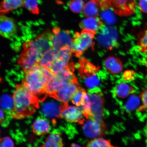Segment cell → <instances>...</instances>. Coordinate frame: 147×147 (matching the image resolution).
Here are the masks:
<instances>
[{"label":"cell","mask_w":147,"mask_h":147,"mask_svg":"<svg viewBox=\"0 0 147 147\" xmlns=\"http://www.w3.org/2000/svg\"><path fill=\"white\" fill-rule=\"evenodd\" d=\"M26 73L22 83L38 101L43 102L48 95L47 84L55 74L50 69L39 64Z\"/></svg>","instance_id":"1"},{"label":"cell","mask_w":147,"mask_h":147,"mask_svg":"<svg viewBox=\"0 0 147 147\" xmlns=\"http://www.w3.org/2000/svg\"><path fill=\"white\" fill-rule=\"evenodd\" d=\"M99 3V5L107 3H109V0H96Z\"/></svg>","instance_id":"39"},{"label":"cell","mask_w":147,"mask_h":147,"mask_svg":"<svg viewBox=\"0 0 147 147\" xmlns=\"http://www.w3.org/2000/svg\"><path fill=\"white\" fill-rule=\"evenodd\" d=\"M32 131L36 135H46L50 131V124L47 119L44 117H38L32 125Z\"/></svg>","instance_id":"19"},{"label":"cell","mask_w":147,"mask_h":147,"mask_svg":"<svg viewBox=\"0 0 147 147\" xmlns=\"http://www.w3.org/2000/svg\"><path fill=\"white\" fill-rule=\"evenodd\" d=\"M79 87L78 82L71 83L58 91L51 94L49 96L62 102L68 103Z\"/></svg>","instance_id":"13"},{"label":"cell","mask_w":147,"mask_h":147,"mask_svg":"<svg viewBox=\"0 0 147 147\" xmlns=\"http://www.w3.org/2000/svg\"><path fill=\"white\" fill-rule=\"evenodd\" d=\"M140 98L142 104L138 108V112H142L147 109V88L143 90L141 93Z\"/></svg>","instance_id":"33"},{"label":"cell","mask_w":147,"mask_h":147,"mask_svg":"<svg viewBox=\"0 0 147 147\" xmlns=\"http://www.w3.org/2000/svg\"><path fill=\"white\" fill-rule=\"evenodd\" d=\"M135 72L133 71H127L124 72L123 76V80L125 82L133 80Z\"/></svg>","instance_id":"35"},{"label":"cell","mask_w":147,"mask_h":147,"mask_svg":"<svg viewBox=\"0 0 147 147\" xmlns=\"http://www.w3.org/2000/svg\"><path fill=\"white\" fill-rule=\"evenodd\" d=\"M139 5L141 11L147 13V0H139Z\"/></svg>","instance_id":"36"},{"label":"cell","mask_w":147,"mask_h":147,"mask_svg":"<svg viewBox=\"0 0 147 147\" xmlns=\"http://www.w3.org/2000/svg\"><path fill=\"white\" fill-rule=\"evenodd\" d=\"M78 123L81 125L84 135L91 138L104 135L106 130V128L97 123L93 117L82 119Z\"/></svg>","instance_id":"12"},{"label":"cell","mask_w":147,"mask_h":147,"mask_svg":"<svg viewBox=\"0 0 147 147\" xmlns=\"http://www.w3.org/2000/svg\"><path fill=\"white\" fill-rule=\"evenodd\" d=\"M85 92V90L84 88L79 87L78 90L71 99V102L77 106H80L83 97Z\"/></svg>","instance_id":"32"},{"label":"cell","mask_w":147,"mask_h":147,"mask_svg":"<svg viewBox=\"0 0 147 147\" xmlns=\"http://www.w3.org/2000/svg\"><path fill=\"white\" fill-rule=\"evenodd\" d=\"M83 110L80 107L69 106L68 103L63 102L60 118L64 119L68 122H78L83 118Z\"/></svg>","instance_id":"14"},{"label":"cell","mask_w":147,"mask_h":147,"mask_svg":"<svg viewBox=\"0 0 147 147\" xmlns=\"http://www.w3.org/2000/svg\"><path fill=\"white\" fill-rule=\"evenodd\" d=\"M62 104L63 102L60 104L54 101L46 102L42 106L41 113L47 118H60Z\"/></svg>","instance_id":"16"},{"label":"cell","mask_w":147,"mask_h":147,"mask_svg":"<svg viewBox=\"0 0 147 147\" xmlns=\"http://www.w3.org/2000/svg\"><path fill=\"white\" fill-rule=\"evenodd\" d=\"M137 45L138 50L140 52L147 54V29L139 34Z\"/></svg>","instance_id":"26"},{"label":"cell","mask_w":147,"mask_h":147,"mask_svg":"<svg viewBox=\"0 0 147 147\" xmlns=\"http://www.w3.org/2000/svg\"><path fill=\"white\" fill-rule=\"evenodd\" d=\"M23 5L31 13L38 14L40 10L38 0H23Z\"/></svg>","instance_id":"29"},{"label":"cell","mask_w":147,"mask_h":147,"mask_svg":"<svg viewBox=\"0 0 147 147\" xmlns=\"http://www.w3.org/2000/svg\"><path fill=\"white\" fill-rule=\"evenodd\" d=\"M88 147H114L112 146L109 141L106 140L99 138L93 140L88 143L87 144Z\"/></svg>","instance_id":"31"},{"label":"cell","mask_w":147,"mask_h":147,"mask_svg":"<svg viewBox=\"0 0 147 147\" xmlns=\"http://www.w3.org/2000/svg\"><path fill=\"white\" fill-rule=\"evenodd\" d=\"M43 56L39 49L31 45L29 41L28 42L24 45L18 63L23 71L26 73L39 64Z\"/></svg>","instance_id":"5"},{"label":"cell","mask_w":147,"mask_h":147,"mask_svg":"<svg viewBox=\"0 0 147 147\" xmlns=\"http://www.w3.org/2000/svg\"><path fill=\"white\" fill-rule=\"evenodd\" d=\"M13 98L14 107L11 115L14 119H21L30 116L39 107L38 98L23 83L16 86Z\"/></svg>","instance_id":"2"},{"label":"cell","mask_w":147,"mask_h":147,"mask_svg":"<svg viewBox=\"0 0 147 147\" xmlns=\"http://www.w3.org/2000/svg\"><path fill=\"white\" fill-rule=\"evenodd\" d=\"M135 91V88L125 82H119L114 88L112 93L115 98L124 99L132 94Z\"/></svg>","instance_id":"17"},{"label":"cell","mask_w":147,"mask_h":147,"mask_svg":"<svg viewBox=\"0 0 147 147\" xmlns=\"http://www.w3.org/2000/svg\"><path fill=\"white\" fill-rule=\"evenodd\" d=\"M17 31L14 20L4 15L0 16V35L9 38L14 35Z\"/></svg>","instance_id":"15"},{"label":"cell","mask_w":147,"mask_h":147,"mask_svg":"<svg viewBox=\"0 0 147 147\" xmlns=\"http://www.w3.org/2000/svg\"><path fill=\"white\" fill-rule=\"evenodd\" d=\"M22 6L23 0H3L0 2V16L4 15Z\"/></svg>","instance_id":"21"},{"label":"cell","mask_w":147,"mask_h":147,"mask_svg":"<svg viewBox=\"0 0 147 147\" xmlns=\"http://www.w3.org/2000/svg\"><path fill=\"white\" fill-rule=\"evenodd\" d=\"M96 33L86 29L74 34L71 50L75 56L80 57L84 51L94 45L93 38Z\"/></svg>","instance_id":"6"},{"label":"cell","mask_w":147,"mask_h":147,"mask_svg":"<svg viewBox=\"0 0 147 147\" xmlns=\"http://www.w3.org/2000/svg\"><path fill=\"white\" fill-rule=\"evenodd\" d=\"M109 5L114 12L121 16H129L135 12L136 0H109Z\"/></svg>","instance_id":"11"},{"label":"cell","mask_w":147,"mask_h":147,"mask_svg":"<svg viewBox=\"0 0 147 147\" xmlns=\"http://www.w3.org/2000/svg\"><path fill=\"white\" fill-rule=\"evenodd\" d=\"M63 146V140L60 133L57 130H54L46 139L42 146L61 147Z\"/></svg>","instance_id":"22"},{"label":"cell","mask_w":147,"mask_h":147,"mask_svg":"<svg viewBox=\"0 0 147 147\" xmlns=\"http://www.w3.org/2000/svg\"><path fill=\"white\" fill-rule=\"evenodd\" d=\"M109 8L102 9L103 11L100 13V16L106 23L111 25L115 24L116 20L114 14Z\"/></svg>","instance_id":"28"},{"label":"cell","mask_w":147,"mask_h":147,"mask_svg":"<svg viewBox=\"0 0 147 147\" xmlns=\"http://www.w3.org/2000/svg\"><path fill=\"white\" fill-rule=\"evenodd\" d=\"M74 36L69 30H61L58 27L54 28L51 36L52 48L57 51L64 47L71 49Z\"/></svg>","instance_id":"9"},{"label":"cell","mask_w":147,"mask_h":147,"mask_svg":"<svg viewBox=\"0 0 147 147\" xmlns=\"http://www.w3.org/2000/svg\"><path fill=\"white\" fill-rule=\"evenodd\" d=\"M103 24L99 18L95 17H88L82 20L80 23V27L83 29L97 32Z\"/></svg>","instance_id":"20"},{"label":"cell","mask_w":147,"mask_h":147,"mask_svg":"<svg viewBox=\"0 0 147 147\" xmlns=\"http://www.w3.org/2000/svg\"><path fill=\"white\" fill-rule=\"evenodd\" d=\"M14 144L12 139L8 137L0 139V147H13Z\"/></svg>","instance_id":"34"},{"label":"cell","mask_w":147,"mask_h":147,"mask_svg":"<svg viewBox=\"0 0 147 147\" xmlns=\"http://www.w3.org/2000/svg\"><path fill=\"white\" fill-rule=\"evenodd\" d=\"M0 64H1V63H0ZM2 81V79L1 78H0V82H1Z\"/></svg>","instance_id":"41"},{"label":"cell","mask_w":147,"mask_h":147,"mask_svg":"<svg viewBox=\"0 0 147 147\" xmlns=\"http://www.w3.org/2000/svg\"><path fill=\"white\" fill-rule=\"evenodd\" d=\"M57 51L52 48L48 51L42 56L39 64L43 67L49 69L51 64L56 58Z\"/></svg>","instance_id":"25"},{"label":"cell","mask_w":147,"mask_h":147,"mask_svg":"<svg viewBox=\"0 0 147 147\" xmlns=\"http://www.w3.org/2000/svg\"></svg>","instance_id":"42"},{"label":"cell","mask_w":147,"mask_h":147,"mask_svg":"<svg viewBox=\"0 0 147 147\" xmlns=\"http://www.w3.org/2000/svg\"><path fill=\"white\" fill-rule=\"evenodd\" d=\"M99 5L95 0H90L84 5L83 11L86 17H95L98 15L99 13Z\"/></svg>","instance_id":"23"},{"label":"cell","mask_w":147,"mask_h":147,"mask_svg":"<svg viewBox=\"0 0 147 147\" xmlns=\"http://www.w3.org/2000/svg\"><path fill=\"white\" fill-rule=\"evenodd\" d=\"M81 105L83 110V115L86 119L93 117L91 113L90 100L86 92L84 93Z\"/></svg>","instance_id":"27"},{"label":"cell","mask_w":147,"mask_h":147,"mask_svg":"<svg viewBox=\"0 0 147 147\" xmlns=\"http://www.w3.org/2000/svg\"><path fill=\"white\" fill-rule=\"evenodd\" d=\"M71 147H80L81 146H80V145L75 144H72L71 145Z\"/></svg>","instance_id":"40"},{"label":"cell","mask_w":147,"mask_h":147,"mask_svg":"<svg viewBox=\"0 0 147 147\" xmlns=\"http://www.w3.org/2000/svg\"><path fill=\"white\" fill-rule=\"evenodd\" d=\"M0 107L7 115L11 116V112L14 107L13 98L7 94L2 95L0 97Z\"/></svg>","instance_id":"24"},{"label":"cell","mask_w":147,"mask_h":147,"mask_svg":"<svg viewBox=\"0 0 147 147\" xmlns=\"http://www.w3.org/2000/svg\"><path fill=\"white\" fill-rule=\"evenodd\" d=\"M83 0H71L69 3L70 10L75 13H79L83 11L85 5Z\"/></svg>","instance_id":"30"},{"label":"cell","mask_w":147,"mask_h":147,"mask_svg":"<svg viewBox=\"0 0 147 147\" xmlns=\"http://www.w3.org/2000/svg\"><path fill=\"white\" fill-rule=\"evenodd\" d=\"M74 64L70 63L64 70L55 75L47 86V92L48 95L58 91L69 83L78 82L74 73Z\"/></svg>","instance_id":"4"},{"label":"cell","mask_w":147,"mask_h":147,"mask_svg":"<svg viewBox=\"0 0 147 147\" xmlns=\"http://www.w3.org/2000/svg\"><path fill=\"white\" fill-rule=\"evenodd\" d=\"M96 34L97 42L104 48L111 50L117 47L118 33L115 27L103 25Z\"/></svg>","instance_id":"7"},{"label":"cell","mask_w":147,"mask_h":147,"mask_svg":"<svg viewBox=\"0 0 147 147\" xmlns=\"http://www.w3.org/2000/svg\"><path fill=\"white\" fill-rule=\"evenodd\" d=\"M88 94L91 102V113L93 119L98 124L106 128L103 121L105 102L103 94L100 91L88 93Z\"/></svg>","instance_id":"8"},{"label":"cell","mask_w":147,"mask_h":147,"mask_svg":"<svg viewBox=\"0 0 147 147\" xmlns=\"http://www.w3.org/2000/svg\"><path fill=\"white\" fill-rule=\"evenodd\" d=\"M5 112L3 109H0V124H3V122H4V121L5 122Z\"/></svg>","instance_id":"37"},{"label":"cell","mask_w":147,"mask_h":147,"mask_svg":"<svg viewBox=\"0 0 147 147\" xmlns=\"http://www.w3.org/2000/svg\"><path fill=\"white\" fill-rule=\"evenodd\" d=\"M72 50L69 47H64L57 51L56 58L51 62L49 69L56 75L67 67L70 59Z\"/></svg>","instance_id":"10"},{"label":"cell","mask_w":147,"mask_h":147,"mask_svg":"<svg viewBox=\"0 0 147 147\" xmlns=\"http://www.w3.org/2000/svg\"><path fill=\"white\" fill-rule=\"evenodd\" d=\"M104 65L106 71L113 75L119 74L123 69L122 62L119 59L113 56L107 58L105 60Z\"/></svg>","instance_id":"18"},{"label":"cell","mask_w":147,"mask_h":147,"mask_svg":"<svg viewBox=\"0 0 147 147\" xmlns=\"http://www.w3.org/2000/svg\"><path fill=\"white\" fill-rule=\"evenodd\" d=\"M78 68L79 74L89 90L100 88L102 77L104 76L103 73L100 72V68L82 58L79 61Z\"/></svg>","instance_id":"3"},{"label":"cell","mask_w":147,"mask_h":147,"mask_svg":"<svg viewBox=\"0 0 147 147\" xmlns=\"http://www.w3.org/2000/svg\"><path fill=\"white\" fill-rule=\"evenodd\" d=\"M141 63H142V65L146 67L147 71V56L142 59V60H141Z\"/></svg>","instance_id":"38"}]
</instances>
